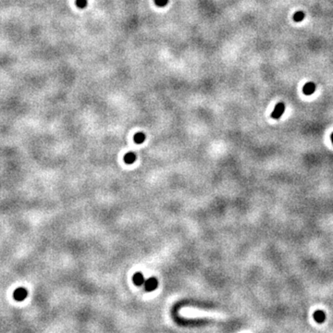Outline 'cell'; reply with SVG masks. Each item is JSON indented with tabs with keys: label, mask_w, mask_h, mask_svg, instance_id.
<instances>
[{
	"label": "cell",
	"mask_w": 333,
	"mask_h": 333,
	"mask_svg": "<svg viewBox=\"0 0 333 333\" xmlns=\"http://www.w3.org/2000/svg\"><path fill=\"white\" fill-rule=\"evenodd\" d=\"M27 296H28V291L23 287H19L13 292V297L18 302L24 301V300L27 298Z\"/></svg>",
	"instance_id": "cell-1"
},
{
	"label": "cell",
	"mask_w": 333,
	"mask_h": 333,
	"mask_svg": "<svg viewBox=\"0 0 333 333\" xmlns=\"http://www.w3.org/2000/svg\"><path fill=\"white\" fill-rule=\"evenodd\" d=\"M135 159H136V156H135V154H134V153H131V152H130V153L126 154V155H125V156H124V161H125L127 164H131V163H133V162L135 161Z\"/></svg>",
	"instance_id": "cell-6"
},
{
	"label": "cell",
	"mask_w": 333,
	"mask_h": 333,
	"mask_svg": "<svg viewBox=\"0 0 333 333\" xmlns=\"http://www.w3.org/2000/svg\"><path fill=\"white\" fill-rule=\"evenodd\" d=\"M305 17H306V14L303 11H297L293 15V20L296 22H300V21H302L305 19Z\"/></svg>",
	"instance_id": "cell-9"
},
{
	"label": "cell",
	"mask_w": 333,
	"mask_h": 333,
	"mask_svg": "<svg viewBox=\"0 0 333 333\" xmlns=\"http://www.w3.org/2000/svg\"><path fill=\"white\" fill-rule=\"evenodd\" d=\"M331 142L333 144V132H332V134H331Z\"/></svg>",
	"instance_id": "cell-12"
},
{
	"label": "cell",
	"mask_w": 333,
	"mask_h": 333,
	"mask_svg": "<svg viewBox=\"0 0 333 333\" xmlns=\"http://www.w3.org/2000/svg\"><path fill=\"white\" fill-rule=\"evenodd\" d=\"M284 111H285V105H284V103H282V102L278 103V104L276 105V107H275V108H274V110H273L272 114H271L272 119H280V118L283 115Z\"/></svg>",
	"instance_id": "cell-2"
},
{
	"label": "cell",
	"mask_w": 333,
	"mask_h": 333,
	"mask_svg": "<svg viewBox=\"0 0 333 333\" xmlns=\"http://www.w3.org/2000/svg\"><path fill=\"white\" fill-rule=\"evenodd\" d=\"M145 140V134L144 132H137L134 135V142L136 144H142Z\"/></svg>",
	"instance_id": "cell-8"
},
{
	"label": "cell",
	"mask_w": 333,
	"mask_h": 333,
	"mask_svg": "<svg viewBox=\"0 0 333 333\" xmlns=\"http://www.w3.org/2000/svg\"><path fill=\"white\" fill-rule=\"evenodd\" d=\"M144 281H145V280H144V276L142 273L137 272L134 276H133V282H134L136 285H141L144 283Z\"/></svg>",
	"instance_id": "cell-7"
},
{
	"label": "cell",
	"mask_w": 333,
	"mask_h": 333,
	"mask_svg": "<svg viewBox=\"0 0 333 333\" xmlns=\"http://www.w3.org/2000/svg\"><path fill=\"white\" fill-rule=\"evenodd\" d=\"M313 317H314L315 321L317 322V323H323L326 320V314L322 310H317L314 313Z\"/></svg>",
	"instance_id": "cell-4"
},
{
	"label": "cell",
	"mask_w": 333,
	"mask_h": 333,
	"mask_svg": "<svg viewBox=\"0 0 333 333\" xmlns=\"http://www.w3.org/2000/svg\"><path fill=\"white\" fill-rule=\"evenodd\" d=\"M315 91H316V84L314 82H307L303 87V92L306 95H310V94L314 93Z\"/></svg>",
	"instance_id": "cell-3"
},
{
	"label": "cell",
	"mask_w": 333,
	"mask_h": 333,
	"mask_svg": "<svg viewBox=\"0 0 333 333\" xmlns=\"http://www.w3.org/2000/svg\"><path fill=\"white\" fill-rule=\"evenodd\" d=\"M87 0H76V6L79 9H84L87 6Z\"/></svg>",
	"instance_id": "cell-10"
},
{
	"label": "cell",
	"mask_w": 333,
	"mask_h": 333,
	"mask_svg": "<svg viewBox=\"0 0 333 333\" xmlns=\"http://www.w3.org/2000/svg\"><path fill=\"white\" fill-rule=\"evenodd\" d=\"M155 3L158 7H165L169 3V0H155Z\"/></svg>",
	"instance_id": "cell-11"
},
{
	"label": "cell",
	"mask_w": 333,
	"mask_h": 333,
	"mask_svg": "<svg viewBox=\"0 0 333 333\" xmlns=\"http://www.w3.org/2000/svg\"><path fill=\"white\" fill-rule=\"evenodd\" d=\"M157 287V280L155 278H151L149 279L146 282H145V289L146 291H154L156 288Z\"/></svg>",
	"instance_id": "cell-5"
}]
</instances>
